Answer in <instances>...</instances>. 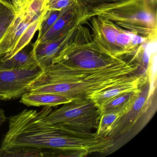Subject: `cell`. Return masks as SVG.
Masks as SVG:
<instances>
[{"mask_svg": "<svg viewBox=\"0 0 157 157\" xmlns=\"http://www.w3.org/2000/svg\"><path fill=\"white\" fill-rule=\"evenodd\" d=\"M38 67L32 50L23 49L5 61H0V68L5 69H30Z\"/></svg>", "mask_w": 157, "mask_h": 157, "instance_id": "15", "label": "cell"}, {"mask_svg": "<svg viewBox=\"0 0 157 157\" xmlns=\"http://www.w3.org/2000/svg\"><path fill=\"white\" fill-rule=\"evenodd\" d=\"M89 21L93 38L117 56H133L140 45L148 43L143 37L121 28L102 16H94Z\"/></svg>", "mask_w": 157, "mask_h": 157, "instance_id": "5", "label": "cell"}, {"mask_svg": "<svg viewBox=\"0 0 157 157\" xmlns=\"http://www.w3.org/2000/svg\"><path fill=\"white\" fill-rule=\"evenodd\" d=\"M48 11L44 15H42L39 19L30 25L26 31L19 38L13 50L10 53L6 54L2 57H1L0 61H5L11 58L19 51L24 49L30 43L35 34L36 31L38 30L41 23L45 18L47 14Z\"/></svg>", "mask_w": 157, "mask_h": 157, "instance_id": "16", "label": "cell"}, {"mask_svg": "<svg viewBox=\"0 0 157 157\" xmlns=\"http://www.w3.org/2000/svg\"><path fill=\"white\" fill-rule=\"evenodd\" d=\"M64 10H48L45 18L43 20L39 26L38 37L36 41L40 40L46 33L60 17Z\"/></svg>", "mask_w": 157, "mask_h": 157, "instance_id": "19", "label": "cell"}, {"mask_svg": "<svg viewBox=\"0 0 157 157\" xmlns=\"http://www.w3.org/2000/svg\"><path fill=\"white\" fill-rule=\"evenodd\" d=\"M75 4V0H47L46 7L48 10H62Z\"/></svg>", "mask_w": 157, "mask_h": 157, "instance_id": "20", "label": "cell"}, {"mask_svg": "<svg viewBox=\"0 0 157 157\" xmlns=\"http://www.w3.org/2000/svg\"><path fill=\"white\" fill-rule=\"evenodd\" d=\"M80 22L58 38L44 43L33 44L32 53L37 66L42 69H44L51 65L52 60L57 56L64 46L74 35Z\"/></svg>", "mask_w": 157, "mask_h": 157, "instance_id": "10", "label": "cell"}, {"mask_svg": "<svg viewBox=\"0 0 157 157\" xmlns=\"http://www.w3.org/2000/svg\"><path fill=\"white\" fill-rule=\"evenodd\" d=\"M83 25L78 26L74 35L49 66L75 73L100 70L126 61L99 44L93 38L90 29Z\"/></svg>", "mask_w": 157, "mask_h": 157, "instance_id": "3", "label": "cell"}, {"mask_svg": "<svg viewBox=\"0 0 157 157\" xmlns=\"http://www.w3.org/2000/svg\"><path fill=\"white\" fill-rule=\"evenodd\" d=\"M39 67L30 69L0 68V100H10L30 91L32 85L43 75Z\"/></svg>", "mask_w": 157, "mask_h": 157, "instance_id": "8", "label": "cell"}, {"mask_svg": "<svg viewBox=\"0 0 157 157\" xmlns=\"http://www.w3.org/2000/svg\"><path fill=\"white\" fill-rule=\"evenodd\" d=\"M141 87L132 91L118 95L103 104L100 108L101 115L113 112L125 113L131 108L139 95Z\"/></svg>", "mask_w": 157, "mask_h": 157, "instance_id": "14", "label": "cell"}, {"mask_svg": "<svg viewBox=\"0 0 157 157\" xmlns=\"http://www.w3.org/2000/svg\"><path fill=\"white\" fill-rule=\"evenodd\" d=\"M7 117L5 115V112L3 109L0 108V125L2 124L6 121Z\"/></svg>", "mask_w": 157, "mask_h": 157, "instance_id": "22", "label": "cell"}, {"mask_svg": "<svg viewBox=\"0 0 157 157\" xmlns=\"http://www.w3.org/2000/svg\"><path fill=\"white\" fill-rule=\"evenodd\" d=\"M30 1H31V0H30Z\"/></svg>", "mask_w": 157, "mask_h": 157, "instance_id": "24", "label": "cell"}, {"mask_svg": "<svg viewBox=\"0 0 157 157\" xmlns=\"http://www.w3.org/2000/svg\"><path fill=\"white\" fill-rule=\"evenodd\" d=\"M52 107L41 111L25 109L9 118V128L0 148H24L51 150L63 156L84 157L93 153H102L109 144L105 138H88L89 134L71 130L48 123L46 117Z\"/></svg>", "mask_w": 157, "mask_h": 157, "instance_id": "1", "label": "cell"}, {"mask_svg": "<svg viewBox=\"0 0 157 157\" xmlns=\"http://www.w3.org/2000/svg\"><path fill=\"white\" fill-rule=\"evenodd\" d=\"M47 8L37 12L27 6L18 13L10 27L0 40V57L10 52L19 38L33 23L48 11Z\"/></svg>", "mask_w": 157, "mask_h": 157, "instance_id": "9", "label": "cell"}, {"mask_svg": "<svg viewBox=\"0 0 157 157\" xmlns=\"http://www.w3.org/2000/svg\"><path fill=\"white\" fill-rule=\"evenodd\" d=\"M17 14L12 4L0 0V40L10 26Z\"/></svg>", "mask_w": 157, "mask_h": 157, "instance_id": "17", "label": "cell"}, {"mask_svg": "<svg viewBox=\"0 0 157 157\" xmlns=\"http://www.w3.org/2000/svg\"><path fill=\"white\" fill-rule=\"evenodd\" d=\"M149 0H75L80 17L87 22L90 19L107 11L134 5Z\"/></svg>", "mask_w": 157, "mask_h": 157, "instance_id": "11", "label": "cell"}, {"mask_svg": "<svg viewBox=\"0 0 157 157\" xmlns=\"http://www.w3.org/2000/svg\"><path fill=\"white\" fill-rule=\"evenodd\" d=\"M98 15L143 37L148 44L157 41V12L147 1L107 11Z\"/></svg>", "mask_w": 157, "mask_h": 157, "instance_id": "4", "label": "cell"}, {"mask_svg": "<svg viewBox=\"0 0 157 157\" xmlns=\"http://www.w3.org/2000/svg\"><path fill=\"white\" fill-rule=\"evenodd\" d=\"M151 78V76L147 74L141 75L130 81L93 94L89 95L87 98L91 100L100 109L103 104L113 98L123 94L139 89Z\"/></svg>", "mask_w": 157, "mask_h": 157, "instance_id": "12", "label": "cell"}, {"mask_svg": "<svg viewBox=\"0 0 157 157\" xmlns=\"http://www.w3.org/2000/svg\"><path fill=\"white\" fill-rule=\"evenodd\" d=\"M63 105L46 116L48 122L82 133H91L97 128L101 111L91 100L78 99Z\"/></svg>", "mask_w": 157, "mask_h": 157, "instance_id": "6", "label": "cell"}, {"mask_svg": "<svg viewBox=\"0 0 157 157\" xmlns=\"http://www.w3.org/2000/svg\"><path fill=\"white\" fill-rule=\"evenodd\" d=\"M2 1L5 2H8V3H10V4H12V3L11 0H2Z\"/></svg>", "mask_w": 157, "mask_h": 157, "instance_id": "23", "label": "cell"}, {"mask_svg": "<svg viewBox=\"0 0 157 157\" xmlns=\"http://www.w3.org/2000/svg\"><path fill=\"white\" fill-rule=\"evenodd\" d=\"M72 101L67 96L60 94L28 92L22 95L20 102L27 106L53 107Z\"/></svg>", "mask_w": 157, "mask_h": 157, "instance_id": "13", "label": "cell"}, {"mask_svg": "<svg viewBox=\"0 0 157 157\" xmlns=\"http://www.w3.org/2000/svg\"><path fill=\"white\" fill-rule=\"evenodd\" d=\"M124 114L120 112H113L101 115L95 133V137H107L112 129L113 124Z\"/></svg>", "mask_w": 157, "mask_h": 157, "instance_id": "18", "label": "cell"}, {"mask_svg": "<svg viewBox=\"0 0 157 157\" xmlns=\"http://www.w3.org/2000/svg\"><path fill=\"white\" fill-rule=\"evenodd\" d=\"M150 78L141 87V91L131 108L120 117L112 126L107 137L113 143L124 135H127L142 120L148 122L153 115V95L156 85Z\"/></svg>", "mask_w": 157, "mask_h": 157, "instance_id": "7", "label": "cell"}, {"mask_svg": "<svg viewBox=\"0 0 157 157\" xmlns=\"http://www.w3.org/2000/svg\"><path fill=\"white\" fill-rule=\"evenodd\" d=\"M12 3L17 14L23 11L28 6L30 0H11Z\"/></svg>", "mask_w": 157, "mask_h": 157, "instance_id": "21", "label": "cell"}, {"mask_svg": "<svg viewBox=\"0 0 157 157\" xmlns=\"http://www.w3.org/2000/svg\"><path fill=\"white\" fill-rule=\"evenodd\" d=\"M139 64L129 61L100 70L69 73L50 67L32 85L29 92L60 94L71 100L86 99L89 95L130 81L141 74Z\"/></svg>", "mask_w": 157, "mask_h": 157, "instance_id": "2", "label": "cell"}]
</instances>
